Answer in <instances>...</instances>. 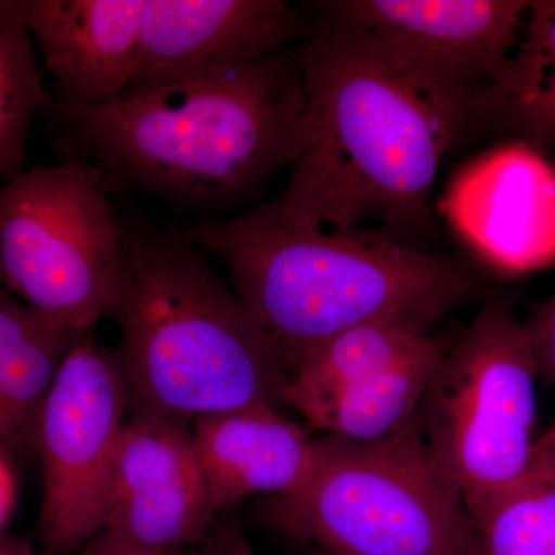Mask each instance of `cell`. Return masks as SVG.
I'll list each match as a JSON object with an SVG mask.
<instances>
[{
	"label": "cell",
	"instance_id": "cell-1",
	"mask_svg": "<svg viewBox=\"0 0 555 555\" xmlns=\"http://www.w3.org/2000/svg\"><path fill=\"white\" fill-rule=\"evenodd\" d=\"M298 54L315 134L270 214L312 229L378 221L397 238L429 229L444 159L488 130L489 87L323 14Z\"/></svg>",
	"mask_w": 555,
	"mask_h": 555
},
{
	"label": "cell",
	"instance_id": "cell-2",
	"mask_svg": "<svg viewBox=\"0 0 555 555\" xmlns=\"http://www.w3.org/2000/svg\"><path fill=\"white\" fill-rule=\"evenodd\" d=\"M43 119L62 159L96 166L112 192L166 201L199 222L224 221L312 144L298 51L211 65L163 89Z\"/></svg>",
	"mask_w": 555,
	"mask_h": 555
},
{
	"label": "cell",
	"instance_id": "cell-3",
	"mask_svg": "<svg viewBox=\"0 0 555 555\" xmlns=\"http://www.w3.org/2000/svg\"><path fill=\"white\" fill-rule=\"evenodd\" d=\"M179 230L222 259L288 377L306 353L349 328L386 321L433 334L444 318L491 297L485 276L462 259L389 232L291 224L266 204Z\"/></svg>",
	"mask_w": 555,
	"mask_h": 555
},
{
	"label": "cell",
	"instance_id": "cell-4",
	"mask_svg": "<svg viewBox=\"0 0 555 555\" xmlns=\"http://www.w3.org/2000/svg\"><path fill=\"white\" fill-rule=\"evenodd\" d=\"M113 320L130 412L192 425L244 408L288 406L275 347L179 229L127 224Z\"/></svg>",
	"mask_w": 555,
	"mask_h": 555
},
{
	"label": "cell",
	"instance_id": "cell-5",
	"mask_svg": "<svg viewBox=\"0 0 555 555\" xmlns=\"http://www.w3.org/2000/svg\"><path fill=\"white\" fill-rule=\"evenodd\" d=\"M317 438L306 485L262 507L270 526L323 555H478L476 521L415 418L372 443Z\"/></svg>",
	"mask_w": 555,
	"mask_h": 555
},
{
	"label": "cell",
	"instance_id": "cell-6",
	"mask_svg": "<svg viewBox=\"0 0 555 555\" xmlns=\"http://www.w3.org/2000/svg\"><path fill=\"white\" fill-rule=\"evenodd\" d=\"M539 378L525 321L496 297L456 331L430 378L415 423L473 518L528 474Z\"/></svg>",
	"mask_w": 555,
	"mask_h": 555
},
{
	"label": "cell",
	"instance_id": "cell-7",
	"mask_svg": "<svg viewBox=\"0 0 555 555\" xmlns=\"http://www.w3.org/2000/svg\"><path fill=\"white\" fill-rule=\"evenodd\" d=\"M96 166H36L0 185V284L79 335L115 315L127 224Z\"/></svg>",
	"mask_w": 555,
	"mask_h": 555
},
{
	"label": "cell",
	"instance_id": "cell-8",
	"mask_svg": "<svg viewBox=\"0 0 555 555\" xmlns=\"http://www.w3.org/2000/svg\"><path fill=\"white\" fill-rule=\"evenodd\" d=\"M130 409L118 352L98 343L94 332L83 335L62 363L36 427L42 555H76L101 534Z\"/></svg>",
	"mask_w": 555,
	"mask_h": 555
},
{
	"label": "cell",
	"instance_id": "cell-9",
	"mask_svg": "<svg viewBox=\"0 0 555 555\" xmlns=\"http://www.w3.org/2000/svg\"><path fill=\"white\" fill-rule=\"evenodd\" d=\"M218 517L192 425L130 412L101 534L139 550L185 551L206 539Z\"/></svg>",
	"mask_w": 555,
	"mask_h": 555
},
{
	"label": "cell",
	"instance_id": "cell-10",
	"mask_svg": "<svg viewBox=\"0 0 555 555\" xmlns=\"http://www.w3.org/2000/svg\"><path fill=\"white\" fill-rule=\"evenodd\" d=\"M309 31L308 17L286 0H147L122 98L163 89L211 65L272 56Z\"/></svg>",
	"mask_w": 555,
	"mask_h": 555
},
{
	"label": "cell",
	"instance_id": "cell-11",
	"mask_svg": "<svg viewBox=\"0 0 555 555\" xmlns=\"http://www.w3.org/2000/svg\"><path fill=\"white\" fill-rule=\"evenodd\" d=\"M532 2L524 0H324L309 9L396 40L495 89L506 79Z\"/></svg>",
	"mask_w": 555,
	"mask_h": 555
},
{
	"label": "cell",
	"instance_id": "cell-12",
	"mask_svg": "<svg viewBox=\"0 0 555 555\" xmlns=\"http://www.w3.org/2000/svg\"><path fill=\"white\" fill-rule=\"evenodd\" d=\"M147 0H21L22 16L56 80L54 104L102 107L120 100L137 62Z\"/></svg>",
	"mask_w": 555,
	"mask_h": 555
},
{
	"label": "cell",
	"instance_id": "cell-13",
	"mask_svg": "<svg viewBox=\"0 0 555 555\" xmlns=\"http://www.w3.org/2000/svg\"><path fill=\"white\" fill-rule=\"evenodd\" d=\"M473 166L467 240L492 268L534 272L555 261V170L539 150L517 141Z\"/></svg>",
	"mask_w": 555,
	"mask_h": 555
},
{
	"label": "cell",
	"instance_id": "cell-14",
	"mask_svg": "<svg viewBox=\"0 0 555 555\" xmlns=\"http://www.w3.org/2000/svg\"><path fill=\"white\" fill-rule=\"evenodd\" d=\"M192 434L219 516L251 496L295 494L318 462V438L273 408L206 416Z\"/></svg>",
	"mask_w": 555,
	"mask_h": 555
},
{
	"label": "cell",
	"instance_id": "cell-15",
	"mask_svg": "<svg viewBox=\"0 0 555 555\" xmlns=\"http://www.w3.org/2000/svg\"><path fill=\"white\" fill-rule=\"evenodd\" d=\"M87 335V334H86ZM83 335L39 315L0 288V452H35L40 411L72 347Z\"/></svg>",
	"mask_w": 555,
	"mask_h": 555
},
{
	"label": "cell",
	"instance_id": "cell-16",
	"mask_svg": "<svg viewBox=\"0 0 555 555\" xmlns=\"http://www.w3.org/2000/svg\"><path fill=\"white\" fill-rule=\"evenodd\" d=\"M455 334L430 335L426 345L403 363L350 387L306 420L321 436L356 443L396 436L415 418L430 378Z\"/></svg>",
	"mask_w": 555,
	"mask_h": 555
},
{
	"label": "cell",
	"instance_id": "cell-17",
	"mask_svg": "<svg viewBox=\"0 0 555 555\" xmlns=\"http://www.w3.org/2000/svg\"><path fill=\"white\" fill-rule=\"evenodd\" d=\"M430 335L386 321L341 332L306 353L292 371L287 404L308 418L350 387L403 363Z\"/></svg>",
	"mask_w": 555,
	"mask_h": 555
},
{
	"label": "cell",
	"instance_id": "cell-18",
	"mask_svg": "<svg viewBox=\"0 0 555 555\" xmlns=\"http://www.w3.org/2000/svg\"><path fill=\"white\" fill-rule=\"evenodd\" d=\"M488 130L555 152V0H534L506 79L486 91Z\"/></svg>",
	"mask_w": 555,
	"mask_h": 555
},
{
	"label": "cell",
	"instance_id": "cell-19",
	"mask_svg": "<svg viewBox=\"0 0 555 555\" xmlns=\"http://www.w3.org/2000/svg\"><path fill=\"white\" fill-rule=\"evenodd\" d=\"M53 98L42 87L21 0H0V182L24 171L36 118Z\"/></svg>",
	"mask_w": 555,
	"mask_h": 555
},
{
	"label": "cell",
	"instance_id": "cell-20",
	"mask_svg": "<svg viewBox=\"0 0 555 555\" xmlns=\"http://www.w3.org/2000/svg\"><path fill=\"white\" fill-rule=\"evenodd\" d=\"M474 521L478 555H555V480L528 474Z\"/></svg>",
	"mask_w": 555,
	"mask_h": 555
},
{
	"label": "cell",
	"instance_id": "cell-21",
	"mask_svg": "<svg viewBox=\"0 0 555 555\" xmlns=\"http://www.w3.org/2000/svg\"><path fill=\"white\" fill-rule=\"evenodd\" d=\"M525 324L534 347L540 377L555 385V288L550 299L537 306Z\"/></svg>",
	"mask_w": 555,
	"mask_h": 555
},
{
	"label": "cell",
	"instance_id": "cell-22",
	"mask_svg": "<svg viewBox=\"0 0 555 555\" xmlns=\"http://www.w3.org/2000/svg\"><path fill=\"white\" fill-rule=\"evenodd\" d=\"M190 555H257L235 518H219Z\"/></svg>",
	"mask_w": 555,
	"mask_h": 555
},
{
	"label": "cell",
	"instance_id": "cell-23",
	"mask_svg": "<svg viewBox=\"0 0 555 555\" xmlns=\"http://www.w3.org/2000/svg\"><path fill=\"white\" fill-rule=\"evenodd\" d=\"M528 474L555 480V423L542 437L537 438Z\"/></svg>",
	"mask_w": 555,
	"mask_h": 555
},
{
	"label": "cell",
	"instance_id": "cell-24",
	"mask_svg": "<svg viewBox=\"0 0 555 555\" xmlns=\"http://www.w3.org/2000/svg\"><path fill=\"white\" fill-rule=\"evenodd\" d=\"M76 555H184V551H147L124 545L109 539L108 535L98 534L87 543Z\"/></svg>",
	"mask_w": 555,
	"mask_h": 555
},
{
	"label": "cell",
	"instance_id": "cell-25",
	"mask_svg": "<svg viewBox=\"0 0 555 555\" xmlns=\"http://www.w3.org/2000/svg\"><path fill=\"white\" fill-rule=\"evenodd\" d=\"M14 500H16L14 478L11 476L9 465H7L5 455L0 452V529L3 528L11 513H13Z\"/></svg>",
	"mask_w": 555,
	"mask_h": 555
},
{
	"label": "cell",
	"instance_id": "cell-26",
	"mask_svg": "<svg viewBox=\"0 0 555 555\" xmlns=\"http://www.w3.org/2000/svg\"><path fill=\"white\" fill-rule=\"evenodd\" d=\"M0 555H42L27 540L0 534Z\"/></svg>",
	"mask_w": 555,
	"mask_h": 555
}]
</instances>
